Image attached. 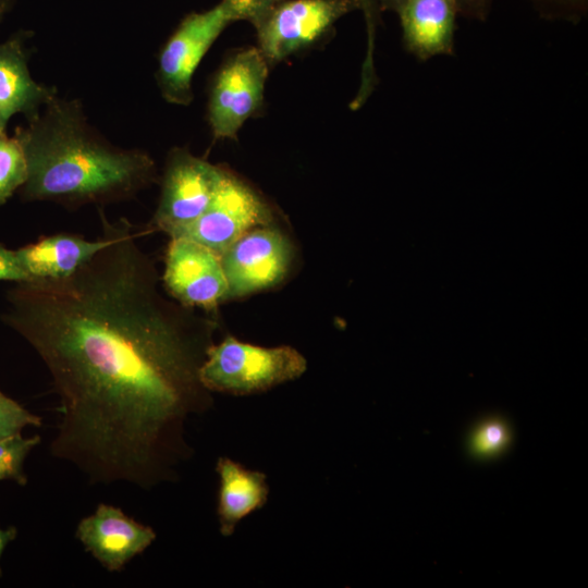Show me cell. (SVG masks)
Wrapping results in <instances>:
<instances>
[{"instance_id":"obj_1","label":"cell","mask_w":588,"mask_h":588,"mask_svg":"<svg viewBox=\"0 0 588 588\" xmlns=\"http://www.w3.org/2000/svg\"><path fill=\"white\" fill-rule=\"evenodd\" d=\"M107 244L71 275L14 282L0 318L45 364L59 397L50 454L91 485L149 489L185 454L183 424L204 409L206 328L158 289L138 238L151 229L99 209Z\"/></svg>"},{"instance_id":"obj_2","label":"cell","mask_w":588,"mask_h":588,"mask_svg":"<svg viewBox=\"0 0 588 588\" xmlns=\"http://www.w3.org/2000/svg\"><path fill=\"white\" fill-rule=\"evenodd\" d=\"M27 163L23 201L75 209L127 200L157 180L151 156L109 143L88 122L77 99L57 96L15 128Z\"/></svg>"},{"instance_id":"obj_3","label":"cell","mask_w":588,"mask_h":588,"mask_svg":"<svg viewBox=\"0 0 588 588\" xmlns=\"http://www.w3.org/2000/svg\"><path fill=\"white\" fill-rule=\"evenodd\" d=\"M305 357L291 346L262 347L228 336L210 345L198 377L209 392L247 395L299 378Z\"/></svg>"},{"instance_id":"obj_4","label":"cell","mask_w":588,"mask_h":588,"mask_svg":"<svg viewBox=\"0 0 588 588\" xmlns=\"http://www.w3.org/2000/svg\"><path fill=\"white\" fill-rule=\"evenodd\" d=\"M224 169L175 148L168 155L158 207L147 224L170 237L197 220L212 200Z\"/></svg>"},{"instance_id":"obj_5","label":"cell","mask_w":588,"mask_h":588,"mask_svg":"<svg viewBox=\"0 0 588 588\" xmlns=\"http://www.w3.org/2000/svg\"><path fill=\"white\" fill-rule=\"evenodd\" d=\"M230 23L221 2L207 11L189 13L181 21L158 56L156 81L166 101L181 106L192 102L193 75Z\"/></svg>"},{"instance_id":"obj_6","label":"cell","mask_w":588,"mask_h":588,"mask_svg":"<svg viewBox=\"0 0 588 588\" xmlns=\"http://www.w3.org/2000/svg\"><path fill=\"white\" fill-rule=\"evenodd\" d=\"M268 61L258 48L229 58L213 77L208 122L216 139L234 138L264 101Z\"/></svg>"},{"instance_id":"obj_7","label":"cell","mask_w":588,"mask_h":588,"mask_svg":"<svg viewBox=\"0 0 588 588\" xmlns=\"http://www.w3.org/2000/svg\"><path fill=\"white\" fill-rule=\"evenodd\" d=\"M272 213L246 183L224 170L220 185L203 215L175 236L193 240L221 256L248 231L271 224Z\"/></svg>"},{"instance_id":"obj_8","label":"cell","mask_w":588,"mask_h":588,"mask_svg":"<svg viewBox=\"0 0 588 588\" xmlns=\"http://www.w3.org/2000/svg\"><path fill=\"white\" fill-rule=\"evenodd\" d=\"M358 0H283L256 26L258 49L277 62L314 42Z\"/></svg>"},{"instance_id":"obj_9","label":"cell","mask_w":588,"mask_h":588,"mask_svg":"<svg viewBox=\"0 0 588 588\" xmlns=\"http://www.w3.org/2000/svg\"><path fill=\"white\" fill-rule=\"evenodd\" d=\"M220 259L228 298L242 297L277 285L285 278L292 246L280 230L269 224L242 235Z\"/></svg>"},{"instance_id":"obj_10","label":"cell","mask_w":588,"mask_h":588,"mask_svg":"<svg viewBox=\"0 0 588 588\" xmlns=\"http://www.w3.org/2000/svg\"><path fill=\"white\" fill-rule=\"evenodd\" d=\"M163 283L184 306L213 308L228 298V283L220 256L186 237H171Z\"/></svg>"},{"instance_id":"obj_11","label":"cell","mask_w":588,"mask_h":588,"mask_svg":"<svg viewBox=\"0 0 588 588\" xmlns=\"http://www.w3.org/2000/svg\"><path fill=\"white\" fill-rule=\"evenodd\" d=\"M75 537L107 571L120 572L156 539V531L127 516L120 507L100 503L82 518Z\"/></svg>"},{"instance_id":"obj_12","label":"cell","mask_w":588,"mask_h":588,"mask_svg":"<svg viewBox=\"0 0 588 588\" xmlns=\"http://www.w3.org/2000/svg\"><path fill=\"white\" fill-rule=\"evenodd\" d=\"M30 36V30L20 29L0 42V134L7 133L14 114L32 119L58 96L56 87L40 84L30 75L26 47Z\"/></svg>"},{"instance_id":"obj_13","label":"cell","mask_w":588,"mask_h":588,"mask_svg":"<svg viewBox=\"0 0 588 588\" xmlns=\"http://www.w3.org/2000/svg\"><path fill=\"white\" fill-rule=\"evenodd\" d=\"M397 14L403 45L417 60L454 54V0H405Z\"/></svg>"},{"instance_id":"obj_14","label":"cell","mask_w":588,"mask_h":588,"mask_svg":"<svg viewBox=\"0 0 588 588\" xmlns=\"http://www.w3.org/2000/svg\"><path fill=\"white\" fill-rule=\"evenodd\" d=\"M108 242L107 233L93 241L72 233H56L15 249L28 281L58 280L74 273Z\"/></svg>"},{"instance_id":"obj_15","label":"cell","mask_w":588,"mask_h":588,"mask_svg":"<svg viewBox=\"0 0 588 588\" xmlns=\"http://www.w3.org/2000/svg\"><path fill=\"white\" fill-rule=\"evenodd\" d=\"M216 470L220 479L217 507L220 532L228 537L244 517L265 505L269 487L264 473L224 456L218 458Z\"/></svg>"},{"instance_id":"obj_16","label":"cell","mask_w":588,"mask_h":588,"mask_svg":"<svg viewBox=\"0 0 588 588\" xmlns=\"http://www.w3.org/2000/svg\"><path fill=\"white\" fill-rule=\"evenodd\" d=\"M513 442L509 421L500 416L480 420L467 438V451L477 461H492L503 455Z\"/></svg>"},{"instance_id":"obj_17","label":"cell","mask_w":588,"mask_h":588,"mask_svg":"<svg viewBox=\"0 0 588 588\" xmlns=\"http://www.w3.org/2000/svg\"><path fill=\"white\" fill-rule=\"evenodd\" d=\"M27 163L17 137L0 134V208L23 186Z\"/></svg>"},{"instance_id":"obj_18","label":"cell","mask_w":588,"mask_h":588,"mask_svg":"<svg viewBox=\"0 0 588 588\" xmlns=\"http://www.w3.org/2000/svg\"><path fill=\"white\" fill-rule=\"evenodd\" d=\"M41 438L37 434L30 438L22 437L21 432L0 438V481L12 480L20 486H26L24 462L29 452L37 446Z\"/></svg>"},{"instance_id":"obj_19","label":"cell","mask_w":588,"mask_h":588,"mask_svg":"<svg viewBox=\"0 0 588 588\" xmlns=\"http://www.w3.org/2000/svg\"><path fill=\"white\" fill-rule=\"evenodd\" d=\"M529 2L537 13L548 21L577 24L588 12V0H529Z\"/></svg>"},{"instance_id":"obj_20","label":"cell","mask_w":588,"mask_h":588,"mask_svg":"<svg viewBox=\"0 0 588 588\" xmlns=\"http://www.w3.org/2000/svg\"><path fill=\"white\" fill-rule=\"evenodd\" d=\"M27 426L40 427L41 418L0 391V438L22 432Z\"/></svg>"},{"instance_id":"obj_21","label":"cell","mask_w":588,"mask_h":588,"mask_svg":"<svg viewBox=\"0 0 588 588\" xmlns=\"http://www.w3.org/2000/svg\"><path fill=\"white\" fill-rule=\"evenodd\" d=\"M283 0H221L232 22L248 21L255 27Z\"/></svg>"},{"instance_id":"obj_22","label":"cell","mask_w":588,"mask_h":588,"mask_svg":"<svg viewBox=\"0 0 588 588\" xmlns=\"http://www.w3.org/2000/svg\"><path fill=\"white\" fill-rule=\"evenodd\" d=\"M0 281L23 282L28 281L22 270L15 249H10L0 243Z\"/></svg>"},{"instance_id":"obj_23","label":"cell","mask_w":588,"mask_h":588,"mask_svg":"<svg viewBox=\"0 0 588 588\" xmlns=\"http://www.w3.org/2000/svg\"><path fill=\"white\" fill-rule=\"evenodd\" d=\"M457 13L477 21H486L492 0H454Z\"/></svg>"},{"instance_id":"obj_24","label":"cell","mask_w":588,"mask_h":588,"mask_svg":"<svg viewBox=\"0 0 588 588\" xmlns=\"http://www.w3.org/2000/svg\"><path fill=\"white\" fill-rule=\"evenodd\" d=\"M17 536V529L14 526H9L8 528L0 527V560L7 546L13 541ZM2 576V571L0 566V577Z\"/></svg>"},{"instance_id":"obj_25","label":"cell","mask_w":588,"mask_h":588,"mask_svg":"<svg viewBox=\"0 0 588 588\" xmlns=\"http://www.w3.org/2000/svg\"><path fill=\"white\" fill-rule=\"evenodd\" d=\"M358 1H359V5L365 11L368 24L372 25V23L375 21V15H376L375 11H376V8H377V4H376L375 0H358Z\"/></svg>"},{"instance_id":"obj_26","label":"cell","mask_w":588,"mask_h":588,"mask_svg":"<svg viewBox=\"0 0 588 588\" xmlns=\"http://www.w3.org/2000/svg\"><path fill=\"white\" fill-rule=\"evenodd\" d=\"M377 7L383 10H390L395 13L400 11L405 0H375Z\"/></svg>"},{"instance_id":"obj_27","label":"cell","mask_w":588,"mask_h":588,"mask_svg":"<svg viewBox=\"0 0 588 588\" xmlns=\"http://www.w3.org/2000/svg\"><path fill=\"white\" fill-rule=\"evenodd\" d=\"M16 0H0V24L5 15L13 9Z\"/></svg>"}]
</instances>
